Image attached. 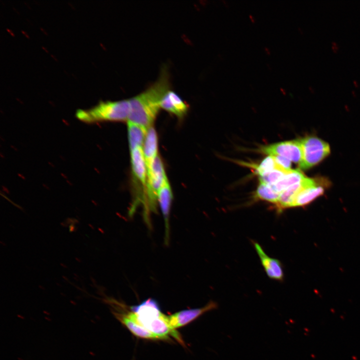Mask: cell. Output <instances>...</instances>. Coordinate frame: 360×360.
Listing matches in <instances>:
<instances>
[{
    "mask_svg": "<svg viewBox=\"0 0 360 360\" xmlns=\"http://www.w3.org/2000/svg\"><path fill=\"white\" fill-rule=\"evenodd\" d=\"M170 88L168 68H162L157 80L146 90L129 99L130 110L128 122L146 129L152 126L158 113L160 102Z\"/></svg>",
    "mask_w": 360,
    "mask_h": 360,
    "instance_id": "6da1fadb",
    "label": "cell"
},
{
    "mask_svg": "<svg viewBox=\"0 0 360 360\" xmlns=\"http://www.w3.org/2000/svg\"><path fill=\"white\" fill-rule=\"evenodd\" d=\"M130 308L138 323L161 340H168L170 335L183 343L180 334L170 328L168 316L162 312L156 300L149 298L138 304L130 306Z\"/></svg>",
    "mask_w": 360,
    "mask_h": 360,
    "instance_id": "7a4b0ae2",
    "label": "cell"
},
{
    "mask_svg": "<svg viewBox=\"0 0 360 360\" xmlns=\"http://www.w3.org/2000/svg\"><path fill=\"white\" fill-rule=\"evenodd\" d=\"M130 110L128 100L100 101L88 109H78L76 118L88 124L106 122H124L128 120Z\"/></svg>",
    "mask_w": 360,
    "mask_h": 360,
    "instance_id": "3957f363",
    "label": "cell"
},
{
    "mask_svg": "<svg viewBox=\"0 0 360 360\" xmlns=\"http://www.w3.org/2000/svg\"><path fill=\"white\" fill-rule=\"evenodd\" d=\"M302 158L300 169L310 168L321 162L330 154L329 144L315 136H307L300 139Z\"/></svg>",
    "mask_w": 360,
    "mask_h": 360,
    "instance_id": "277c9868",
    "label": "cell"
},
{
    "mask_svg": "<svg viewBox=\"0 0 360 360\" xmlns=\"http://www.w3.org/2000/svg\"><path fill=\"white\" fill-rule=\"evenodd\" d=\"M260 151L268 156L278 155L285 157L300 166L302 150L300 140L280 142L262 147Z\"/></svg>",
    "mask_w": 360,
    "mask_h": 360,
    "instance_id": "5b68a950",
    "label": "cell"
},
{
    "mask_svg": "<svg viewBox=\"0 0 360 360\" xmlns=\"http://www.w3.org/2000/svg\"><path fill=\"white\" fill-rule=\"evenodd\" d=\"M217 308L218 304L210 300L201 308L183 310L168 316V324L172 329L176 330V328L185 326L203 314Z\"/></svg>",
    "mask_w": 360,
    "mask_h": 360,
    "instance_id": "8992f818",
    "label": "cell"
},
{
    "mask_svg": "<svg viewBox=\"0 0 360 360\" xmlns=\"http://www.w3.org/2000/svg\"><path fill=\"white\" fill-rule=\"evenodd\" d=\"M113 313L116 318L135 336L145 339L161 340L159 336L140 324L132 311L126 313L114 311Z\"/></svg>",
    "mask_w": 360,
    "mask_h": 360,
    "instance_id": "52a82bcc",
    "label": "cell"
},
{
    "mask_svg": "<svg viewBox=\"0 0 360 360\" xmlns=\"http://www.w3.org/2000/svg\"><path fill=\"white\" fill-rule=\"evenodd\" d=\"M325 181L324 179L315 178L313 183L304 188L298 194L291 208L305 206L322 196L326 188H327L326 186L328 184V182Z\"/></svg>",
    "mask_w": 360,
    "mask_h": 360,
    "instance_id": "ba28073f",
    "label": "cell"
},
{
    "mask_svg": "<svg viewBox=\"0 0 360 360\" xmlns=\"http://www.w3.org/2000/svg\"><path fill=\"white\" fill-rule=\"evenodd\" d=\"M254 246L267 276L274 280H283L284 272L280 261L268 256L258 242H254Z\"/></svg>",
    "mask_w": 360,
    "mask_h": 360,
    "instance_id": "9c48e42d",
    "label": "cell"
},
{
    "mask_svg": "<svg viewBox=\"0 0 360 360\" xmlns=\"http://www.w3.org/2000/svg\"><path fill=\"white\" fill-rule=\"evenodd\" d=\"M172 198V190L168 180H167L160 190L158 196V202L159 203L164 222V242L166 244H168L169 242L170 216Z\"/></svg>",
    "mask_w": 360,
    "mask_h": 360,
    "instance_id": "30bf717a",
    "label": "cell"
},
{
    "mask_svg": "<svg viewBox=\"0 0 360 360\" xmlns=\"http://www.w3.org/2000/svg\"><path fill=\"white\" fill-rule=\"evenodd\" d=\"M160 107L179 118H183L188 110V105L178 94L170 90L162 98Z\"/></svg>",
    "mask_w": 360,
    "mask_h": 360,
    "instance_id": "8fae6325",
    "label": "cell"
},
{
    "mask_svg": "<svg viewBox=\"0 0 360 360\" xmlns=\"http://www.w3.org/2000/svg\"><path fill=\"white\" fill-rule=\"evenodd\" d=\"M130 152L132 175L136 182L144 188L146 194L147 170L143 148L138 146Z\"/></svg>",
    "mask_w": 360,
    "mask_h": 360,
    "instance_id": "7c38bea8",
    "label": "cell"
},
{
    "mask_svg": "<svg viewBox=\"0 0 360 360\" xmlns=\"http://www.w3.org/2000/svg\"><path fill=\"white\" fill-rule=\"evenodd\" d=\"M314 178L306 177L301 182L294 184L282 191L280 194L278 200L275 204L278 212H281L286 208H291L292 204L298 194L306 187L314 181Z\"/></svg>",
    "mask_w": 360,
    "mask_h": 360,
    "instance_id": "4fadbf2b",
    "label": "cell"
},
{
    "mask_svg": "<svg viewBox=\"0 0 360 360\" xmlns=\"http://www.w3.org/2000/svg\"><path fill=\"white\" fill-rule=\"evenodd\" d=\"M158 136L154 128L152 126L147 130L143 145V151L146 170L152 166L154 159L158 156Z\"/></svg>",
    "mask_w": 360,
    "mask_h": 360,
    "instance_id": "5bb4252c",
    "label": "cell"
},
{
    "mask_svg": "<svg viewBox=\"0 0 360 360\" xmlns=\"http://www.w3.org/2000/svg\"><path fill=\"white\" fill-rule=\"evenodd\" d=\"M306 177L299 170L291 169L280 181L269 186L280 194L290 186L301 182Z\"/></svg>",
    "mask_w": 360,
    "mask_h": 360,
    "instance_id": "9a60e30c",
    "label": "cell"
},
{
    "mask_svg": "<svg viewBox=\"0 0 360 360\" xmlns=\"http://www.w3.org/2000/svg\"><path fill=\"white\" fill-rule=\"evenodd\" d=\"M128 130L130 151L138 146L143 147L148 130L137 124L128 122Z\"/></svg>",
    "mask_w": 360,
    "mask_h": 360,
    "instance_id": "2e32d148",
    "label": "cell"
},
{
    "mask_svg": "<svg viewBox=\"0 0 360 360\" xmlns=\"http://www.w3.org/2000/svg\"><path fill=\"white\" fill-rule=\"evenodd\" d=\"M280 194L274 191L269 186L260 182L254 195L256 199L265 200L274 205L277 203Z\"/></svg>",
    "mask_w": 360,
    "mask_h": 360,
    "instance_id": "e0dca14e",
    "label": "cell"
},
{
    "mask_svg": "<svg viewBox=\"0 0 360 360\" xmlns=\"http://www.w3.org/2000/svg\"><path fill=\"white\" fill-rule=\"evenodd\" d=\"M253 168L255 170L256 173L260 176H262L275 169L281 168L276 164L272 156H268L263 160L259 164L254 166Z\"/></svg>",
    "mask_w": 360,
    "mask_h": 360,
    "instance_id": "ac0fdd59",
    "label": "cell"
},
{
    "mask_svg": "<svg viewBox=\"0 0 360 360\" xmlns=\"http://www.w3.org/2000/svg\"><path fill=\"white\" fill-rule=\"evenodd\" d=\"M290 170L281 168L275 169L263 176H260V182L268 186L274 184L280 181Z\"/></svg>",
    "mask_w": 360,
    "mask_h": 360,
    "instance_id": "d6986e66",
    "label": "cell"
},
{
    "mask_svg": "<svg viewBox=\"0 0 360 360\" xmlns=\"http://www.w3.org/2000/svg\"><path fill=\"white\" fill-rule=\"evenodd\" d=\"M276 164L280 168L286 170H291V161L288 158L278 155L272 156Z\"/></svg>",
    "mask_w": 360,
    "mask_h": 360,
    "instance_id": "ffe728a7",
    "label": "cell"
}]
</instances>
